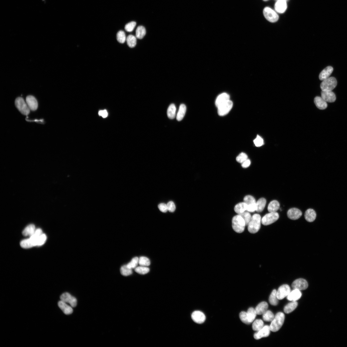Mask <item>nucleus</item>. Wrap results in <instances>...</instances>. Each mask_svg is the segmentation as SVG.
<instances>
[{"label": "nucleus", "instance_id": "obj_47", "mask_svg": "<svg viewBox=\"0 0 347 347\" xmlns=\"http://www.w3.org/2000/svg\"><path fill=\"white\" fill-rule=\"evenodd\" d=\"M47 239L45 235L42 234L38 239L37 241V246H41L44 244Z\"/></svg>", "mask_w": 347, "mask_h": 347}, {"label": "nucleus", "instance_id": "obj_29", "mask_svg": "<svg viewBox=\"0 0 347 347\" xmlns=\"http://www.w3.org/2000/svg\"><path fill=\"white\" fill-rule=\"evenodd\" d=\"M36 228L34 224H30L23 230L22 234L25 236H32L36 231Z\"/></svg>", "mask_w": 347, "mask_h": 347}, {"label": "nucleus", "instance_id": "obj_37", "mask_svg": "<svg viewBox=\"0 0 347 347\" xmlns=\"http://www.w3.org/2000/svg\"><path fill=\"white\" fill-rule=\"evenodd\" d=\"M136 37L132 35H130L126 38V41L127 45L130 48L135 47L136 45Z\"/></svg>", "mask_w": 347, "mask_h": 347}, {"label": "nucleus", "instance_id": "obj_38", "mask_svg": "<svg viewBox=\"0 0 347 347\" xmlns=\"http://www.w3.org/2000/svg\"><path fill=\"white\" fill-rule=\"evenodd\" d=\"M274 317L275 316L273 313L269 310H267L263 314V319L267 322H271Z\"/></svg>", "mask_w": 347, "mask_h": 347}, {"label": "nucleus", "instance_id": "obj_18", "mask_svg": "<svg viewBox=\"0 0 347 347\" xmlns=\"http://www.w3.org/2000/svg\"><path fill=\"white\" fill-rule=\"evenodd\" d=\"M230 100V97L229 94L226 93H222L216 98L215 103L216 106L218 107Z\"/></svg>", "mask_w": 347, "mask_h": 347}, {"label": "nucleus", "instance_id": "obj_17", "mask_svg": "<svg viewBox=\"0 0 347 347\" xmlns=\"http://www.w3.org/2000/svg\"><path fill=\"white\" fill-rule=\"evenodd\" d=\"M26 104L30 109L34 111L38 107V102L35 97L32 96H28L26 99Z\"/></svg>", "mask_w": 347, "mask_h": 347}, {"label": "nucleus", "instance_id": "obj_13", "mask_svg": "<svg viewBox=\"0 0 347 347\" xmlns=\"http://www.w3.org/2000/svg\"><path fill=\"white\" fill-rule=\"evenodd\" d=\"M192 320L197 324H202L206 320V316L202 312L199 311H194L191 315Z\"/></svg>", "mask_w": 347, "mask_h": 347}, {"label": "nucleus", "instance_id": "obj_5", "mask_svg": "<svg viewBox=\"0 0 347 347\" xmlns=\"http://www.w3.org/2000/svg\"><path fill=\"white\" fill-rule=\"evenodd\" d=\"M15 105L17 109L22 114L27 116L29 114L30 109L22 97H18L17 98L15 101Z\"/></svg>", "mask_w": 347, "mask_h": 347}, {"label": "nucleus", "instance_id": "obj_42", "mask_svg": "<svg viewBox=\"0 0 347 347\" xmlns=\"http://www.w3.org/2000/svg\"><path fill=\"white\" fill-rule=\"evenodd\" d=\"M139 264L140 266L148 267L150 265V262L147 258L141 257L139 258Z\"/></svg>", "mask_w": 347, "mask_h": 347}, {"label": "nucleus", "instance_id": "obj_9", "mask_svg": "<svg viewBox=\"0 0 347 347\" xmlns=\"http://www.w3.org/2000/svg\"><path fill=\"white\" fill-rule=\"evenodd\" d=\"M291 289L288 285L284 284L281 286L277 291V297L278 300L283 299L289 294Z\"/></svg>", "mask_w": 347, "mask_h": 347}, {"label": "nucleus", "instance_id": "obj_45", "mask_svg": "<svg viewBox=\"0 0 347 347\" xmlns=\"http://www.w3.org/2000/svg\"><path fill=\"white\" fill-rule=\"evenodd\" d=\"M240 318L241 321L243 323L246 324H250L248 319L247 312H241L240 314Z\"/></svg>", "mask_w": 347, "mask_h": 347}, {"label": "nucleus", "instance_id": "obj_19", "mask_svg": "<svg viewBox=\"0 0 347 347\" xmlns=\"http://www.w3.org/2000/svg\"><path fill=\"white\" fill-rule=\"evenodd\" d=\"M58 305L59 307L65 314L69 315L73 313V310L72 307L63 301H59L58 303Z\"/></svg>", "mask_w": 347, "mask_h": 347}, {"label": "nucleus", "instance_id": "obj_11", "mask_svg": "<svg viewBox=\"0 0 347 347\" xmlns=\"http://www.w3.org/2000/svg\"><path fill=\"white\" fill-rule=\"evenodd\" d=\"M292 285L293 289H297L300 291L306 290L308 287L307 282L302 278L295 280Z\"/></svg>", "mask_w": 347, "mask_h": 347}, {"label": "nucleus", "instance_id": "obj_56", "mask_svg": "<svg viewBox=\"0 0 347 347\" xmlns=\"http://www.w3.org/2000/svg\"><path fill=\"white\" fill-rule=\"evenodd\" d=\"M263 1H265V2H266V1H268L269 0H263Z\"/></svg>", "mask_w": 347, "mask_h": 347}, {"label": "nucleus", "instance_id": "obj_3", "mask_svg": "<svg viewBox=\"0 0 347 347\" xmlns=\"http://www.w3.org/2000/svg\"><path fill=\"white\" fill-rule=\"evenodd\" d=\"M232 223L233 229L236 232L240 233L244 231L246 226L245 222L240 214L233 218Z\"/></svg>", "mask_w": 347, "mask_h": 347}, {"label": "nucleus", "instance_id": "obj_28", "mask_svg": "<svg viewBox=\"0 0 347 347\" xmlns=\"http://www.w3.org/2000/svg\"><path fill=\"white\" fill-rule=\"evenodd\" d=\"M186 110L187 107L185 105L182 104L180 105L177 116V119L178 121H181L184 117Z\"/></svg>", "mask_w": 347, "mask_h": 347}, {"label": "nucleus", "instance_id": "obj_24", "mask_svg": "<svg viewBox=\"0 0 347 347\" xmlns=\"http://www.w3.org/2000/svg\"><path fill=\"white\" fill-rule=\"evenodd\" d=\"M305 220L309 222H312L314 221L316 217V213L315 211L311 209H309L306 211L304 214Z\"/></svg>", "mask_w": 347, "mask_h": 347}, {"label": "nucleus", "instance_id": "obj_22", "mask_svg": "<svg viewBox=\"0 0 347 347\" xmlns=\"http://www.w3.org/2000/svg\"><path fill=\"white\" fill-rule=\"evenodd\" d=\"M314 102L316 106L320 109L324 110L327 107V103L321 97H316Z\"/></svg>", "mask_w": 347, "mask_h": 347}, {"label": "nucleus", "instance_id": "obj_6", "mask_svg": "<svg viewBox=\"0 0 347 347\" xmlns=\"http://www.w3.org/2000/svg\"><path fill=\"white\" fill-rule=\"evenodd\" d=\"M279 217V214L277 212H269L262 218L261 223L264 226H269L277 221Z\"/></svg>", "mask_w": 347, "mask_h": 347}, {"label": "nucleus", "instance_id": "obj_49", "mask_svg": "<svg viewBox=\"0 0 347 347\" xmlns=\"http://www.w3.org/2000/svg\"><path fill=\"white\" fill-rule=\"evenodd\" d=\"M248 159L247 155L245 153H241L236 158V161L240 163H242Z\"/></svg>", "mask_w": 347, "mask_h": 347}, {"label": "nucleus", "instance_id": "obj_35", "mask_svg": "<svg viewBox=\"0 0 347 347\" xmlns=\"http://www.w3.org/2000/svg\"><path fill=\"white\" fill-rule=\"evenodd\" d=\"M264 326L263 321L260 319L255 320L252 324V329L254 331H258L262 329Z\"/></svg>", "mask_w": 347, "mask_h": 347}, {"label": "nucleus", "instance_id": "obj_7", "mask_svg": "<svg viewBox=\"0 0 347 347\" xmlns=\"http://www.w3.org/2000/svg\"><path fill=\"white\" fill-rule=\"evenodd\" d=\"M263 13L264 17L271 23L276 22L279 19L278 15L269 7H265L263 10Z\"/></svg>", "mask_w": 347, "mask_h": 347}, {"label": "nucleus", "instance_id": "obj_25", "mask_svg": "<svg viewBox=\"0 0 347 347\" xmlns=\"http://www.w3.org/2000/svg\"><path fill=\"white\" fill-rule=\"evenodd\" d=\"M247 205L244 202L238 203L234 207V211L238 214H240L247 210Z\"/></svg>", "mask_w": 347, "mask_h": 347}, {"label": "nucleus", "instance_id": "obj_1", "mask_svg": "<svg viewBox=\"0 0 347 347\" xmlns=\"http://www.w3.org/2000/svg\"><path fill=\"white\" fill-rule=\"evenodd\" d=\"M261 218L259 214H255L252 217L248 226V230L251 233L257 232L261 227Z\"/></svg>", "mask_w": 347, "mask_h": 347}, {"label": "nucleus", "instance_id": "obj_15", "mask_svg": "<svg viewBox=\"0 0 347 347\" xmlns=\"http://www.w3.org/2000/svg\"><path fill=\"white\" fill-rule=\"evenodd\" d=\"M321 97L326 102L329 103L334 102L336 99L335 94L332 91H322Z\"/></svg>", "mask_w": 347, "mask_h": 347}, {"label": "nucleus", "instance_id": "obj_46", "mask_svg": "<svg viewBox=\"0 0 347 347\" xmlns=\"http://www.w3.org/2000/svg\"><path fill=\"white\" fill-rule=\"evenodd\" d=\"M244 202L246 203L247 205L250 204L256 203V202L255 198L252 196L248 195L245 197L243 199Z\"/></svg>", "mask_w": 347, "mask_h": 347}, {"label": "nucleus", "instance_id": "obj_43", "mask_svg": "<svg viewBox=\"0 0 347 347\" xmlns=\"http://www.w3.org/2000/svg\"><path fill=\"white\" fill-rule=\"evenodd\" d=\"M240 215L244 219L245 222L246 226H248L252 218V216L251 214L249 212L245 211L240 214Z\"/></svg>", "mask_w": 347, "mask_h": 347}, {"label": "nucleus", "instance_id": "obj_27", "mask_svg": "<svg viewBox=\"0 0 347 347\" xmlns=\"http://www.w3.org/2000/svg\"><path fill=\"white\" fill-rule=\"evenodd\" d=\"M280 205L278 201L273 200L269 203L268 210L269 212H276L280 208Z\"/></svg>", "mask_w": 347, "mask_h": 347}, {"label": "nucleus", "instance_id": "obj_40", "mask_svg": "<svg viewBox=\"0 0 347 347\" xmlns=\"http://www.w3.org/2000/svg\"><path fill=\"white\" fill-rule=\"evenodd\" d=\"M139 258L137 257H135L132 259L131 261L126 264V266L131 269H135L139 264Z\"/></svg>", "mask_w": 347, "mask_h": 347}, {"label": "nucleus", "instance_id": "obj_33", "mask_svg": "<svg viewBox=\"0 0 347 347\" xmlns=\"http://www.w3.org/2000/svg\"><path fill=\"white\" fill-rule=\"evenodd\" d=\"M146 34V30L144 26H140L137 28L136 31V37L137 38L142 39L145 37Z\"/></svg>", "mask_w": 347, "mask_h": 347}, {"label": "nucleus", "instance_id": "obj_48", "mask_svg": "<svg viewBox=\"0 0 347 347\" xmlns=\"http://www.w3.org/2000/svg\"><path fill=\"white\" fill-rule=\"evenodd\" d=\"M136 25L135 22L132 21L127 24L125 26V29L128 32L133 31Z\"/></svg>", "mask_w": 347, "mask_h": 347}, {"label": "nucleus", "instance_id": "obj_2", "mask_svg": "<svg viewBox=\"0 0 347 347\" xmlns=\"http://www.w3.org/2000/svg\"><path fill=\"white\" fill-rule=\"evenodd\" d=\"M285 315L283 313L279 312L277 313L269 326L271 331L273 332L278 331L282 327Z\"/></svg>", "mask_w": 347, "mask_h": 347}, {"label": "nucleus", "instance_id": "obj_12", "mask_svg": "<svg viewBox=\"0 0 347 347\" xmlns=\"http://www.w3.org/2000/svg\"><path fill=\"white\" fill-rule=\"evenodd\" d=\"M271 331L269 326H264L262 329L254 333V338L256 340H258L263 338L267 337L269 335Z\"/></svg>", "mask_w": 347, "mask_h": 347}, {"label": "nucleus", "instance_id": "obj_52", "mask_svg": "<svg viewBox=\"0 0 347 347\" xmlns=\"http://www.w3.org/2000/svg\"><path fill=\"white\" fill-rule=\"evenodd\" d=\"M158 208L163 212H166L168 210L167 205L164 203H161L158 206Z\"/></svg>", "mask_w": 347, "mask_h": 347}, {"label": "nucleus", "instance_id": "obj_14", "mask_svg": "<svg viewBox=\"0 0 347 347\" xmlns=\"http://www.w3.org/2000/svg\"><path fill=\"white\" fill-rule=\"evenodd\" d=\"M288 217L290 219L293 220L299 219L302 215L301 211L297 208H292L288 211Z\"/></svg>", "mask_w": 347, "mask_h": 347}, {"label": "nucleus", "instance_id": "obj_39", "mask_svg": "<svg viewBox=\"0 0 347 347\" xmlns=\"http://www.w3.org/2000/svg\"><path fill=\"white\" fill-rule=\"evenodd\" d=\"M116 38L118 42L120 43H124L126 40L125 32L122 31H120L117 34Z\"/></svg>", "mask_w": 347, "mask_h": 347}, {"label": "nucleus", "instance_id": "obj_4", "mask_svg": "<svg viewBox=\"0 0 347 347\" xmlns=\"http://www.w3.org/2000/svg\"><path fill=\"white\" fill-rule=\"evenodd\" d=\"M337 84V81L335 78L329 77L323 81L321 84V88L322 91H332Z\"/></svg>", "mask_w": 347, "mask_h": 347}, {"label": "nucleus", "instance_id": "obj_16", "mask_svg": "<svg viewBox=\"0 0 347 347\" xmlns=\"http://www.w3.org/2000/svg\"><path fill=\"white\" fill-rule=\"evenodd\" d=\"M275 11L279 13H284L287 8V1L285 0H278L274 6Z\"/></svg>", "mask_w": 347, "mask_h": 347}, {"label": "nucleus", "instance_id": "obj_36", "mask_svg": "<svg viewBox=\"0 0 347 347\" xmlns=\"http://www.w3.org/2000/svg\"><path fill=\"white\" fill-rule=\"evenodd\" d=\"M247 313L248 319L250 324L254 321L257 314L255 309L252 307L249 308Z\"/></svg>", "mask_w": 347, "mask_h": 347}, {"label": "nucleus", "instance_id": "obj_32", "mask_svg": "<svg viewBox=\"0 0 347 347\" xmlns=\"http://www.w3.org/2000/svg\"><path fill=\"white\" fill-rule=\"evenodd\" d=\"M278 300L277 297V291L276 290H274L270 295L269 302L272 305L276 306L278 303Z\"/></svg>", "mask_w": 347, "mask_h": 347}, {"label": "nucleus", "instance_id": "obj_26", "mask_svg": "<svg viewBox=\"0 0 347 347\" xmlns=\"http://www.w3.org/2000/svg\"><path fill=\"white\" fill-rule=\"evenodd\" d=\"M298 302L296 301H292L286 305L284 308L285 313L289 314L294 311L297 308Z\"/></svg>", "mask_w": 347, "mask_h": 347}, {"label": "nucleus", "instance_id": "obj_30", "mask_svg": "<svg viewBox=\"0 0 347 347\" xmlns=\"http://www.w3.org/2000/svg\"><path fill=\"white\" fill-rule=\"evenodd\" d=\"M20 246L24 249H29L36 246V245L34 242L29 238L22 241Z\"/></svg>", "mask_w": 347, "mask_h": 347}, {"label": "nucleus", "instance_id": "obj_41", "mask_svg": "<svg viewBox=\"0 0 347 347\" xmlns=\"http://www.w3.org/2000/svg\"><path fill=\"white\" fill-rule=\"evenodd\" d=\"M120 271L121 274L125 276H129L132 273V269L128 268L126 265L121 267Z\"/></svg>", "mask_w": 347, "mask_h": 347}, {"label": "nucleus", "instance_id": "obj_31", "mask_svg": "<svg viewBox=\"0 0 347 347\" xmlns=\"http://www.w3.org/2000/svg\"><path fill=\"white\" fill-rule=\"evenodd\" d=\"M267 201L264 198L259 199L256 202V211L259 212H262L266 206Z\"/></svg>", "mask_w": 347, "mask_h": 347}, {"label": "nucleus", "instance_id": "obj_53", "mask_svg": "<svg viewBox=\"0 0 347 347\" xmlns=\"http://www.w3.org/2000/svg\"><path fill=\"white\" fill-rule=\"evenodd\" d=\"M256 210V203L248 205L247 210L249 212H254Z\"/></svg>", "mask_w": 347, "mask_h": 347}, {"label": "nucleus", "instance_id": "obj_54", "mask_svg": "<svg viewBox=\"0 0 347 347\" xmlns=\"http://www.w3.org/2000/svg\"><path fill=\"white\" fill-rule=\"evenodd\" d=\"M251 162L250 159H247L246 161H245L241 164L242 167L244 168H246L249 167L250 165Z\"/></svg>", "mask_w": 347, "mask_h": 347}, {"label": "nucleus", "instance_id": "obj_44", "mask_svg": "<svg viewBox=\"0 0 347 347\" xmlns=\"http://www.w3.org/2000/svg\"><path fill=\"white\" fill-rule=\"evenodd\" d=\"M135 271L140 274H145L150 271L149 269L147 267L140 266L137 267L135 269Z\"/></svg>", "mask_w": 347, "mask_h": 347}, {"label": "nucleus", "instance_id": "obj_57", "mask_svg": "<svg viewBox=\"0 0 347 347\" xmlns=\"http://www.w3.org/2000/svg\"><path fill=\"white\" fill-rule=\"evenodd\" d=\"M285 1H288V0H285Z\"/></svg>", "mask_w": 347, "mask_h": 347}, {"label": "nucleus", "instance_id": "obj_20", "mask_svg": "<svg viewBox=\"0 0 347 347\" xmlns=\"http://www.w3.org/2000/svg\"><path fill=\"white\" fill-rule=\"evenodd\" d=\"M302 293L300 290L295 289L291 292L287 296L288 300L290 301H296L299 300L302 297Z\"/></svg>", "mask_w": 347, "mask_h": 347}, {"label": "nucleus", "instance_id": "obj_10", "mask_svg": "<svg viewBox=\"0 0 347 347\" xmlns=\"http://www.w3.org/2000/svg\"><path fill=\"white\" fill-rule=\"evenodd\" d=\"M61 301L69 304L72 307H75L77 305V300L74 297L68 292H65L60 296Z\"/></svg>", "mask_w": 347, "mask_h": 347}, {"label": "nucleus", "instance_id": "obj_8", "mask_svg": "<svg viewBox=\"0 0 347 347\" xmlns=\"http://www.w3.org/2000/svg\"><path fill=\"white\" fill-rule=\"evenodd\" d=\"M233 106L232 101L230 100L218 108V113L221 116L227 115Z\"/></svg>", "mask_w": 347, "mask_h": 347}, {"label": "nucleus", "instance_id": "obj_50", "mask_svg": "<svg viewBox=\"0 0 347 347\" xmlns=\"http://www.w3.org/2000/svg\"><path fill=\"white\" fill-rule=\"evenodd\" d=\"M255 146L257 147L262 146L264 144L263 139L259 136L258 135L257 137L253 141Z\"/></svg>", "mask_w": 347, "mask_h": 347}, {"label": "nucleus", "instance_id": "obj_51", "mask_svg": "<svg viewBox=\"0 0 347 347\" xmlns=\"http://www.w3.org/2000/svg\"><path fill=\"white\" fill-rule=\"evenodd\" d=\"M168 211L171 212H174L176 210L175 204L172 201H170L167 204Z\"/></svg>", "mask_w": 347, "mask_h": 347}, {"label": "nucleus", "instance_id": "obj_23", "mask_svg": "<svg viewBox=\"0 0 347 347\" xmlns=\"http://www.w3.org/2000/svg\"><path fill=\"white\" fill-rule=\"evenodd\" d=\"M268 303L266 302H263L259 303L255 310L257 315H261L268 310Z\"/></svg>", "mask_w": 347, "mask_h": 347}, {"label": "nucleus", "instance_id": "obj_34", "mask_svg": "<svg viewBox=\"0 0 347 347\" xmlns=\"http://www.w3.org/2000/svg\"><path fill=\"white\" fill-rule=\"evenodd\" d=\"M176 108L174 104H171L168 107L167 110V115L170 119H174L176 116Z\"/></svg>", "mask_w": 347, "mask_h": 347}, {"label": "nucleus", "instance_id": "obj_21", "mask_svg": "<svg viewBox=\"0 0 347 347\" xmlns=\"http://www.w3.org/2000/svg\"><path fill=\"white\" fill-rule=\"evenodd\" d=\"M333 71L331 66H328L324 69L320 74L319 78L321 80H324L329 78Z\"/></svg>", "mask_w": 347, "mask_h": 347}, {"label": "nucleus", "instance_id": "obj_55", "mask_svg": "<svg viewBox=\"0 0 347 347\" xmlns=\"http://www.w3.org/2000/svg\"><path fill=\"white\" fill-rule=\"evenodd\" d=\"M99 115L103 118H106L108 116V113L106 110H101L99 112Z\"/></svg>", "mask_w": 347, "mask_h": 347}]
</instances>
